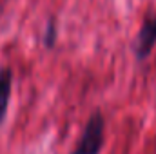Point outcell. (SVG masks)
<instances>
[{"label": "cell", "mask_w": 156, "mask_h": 154, "mask_svg": "<svg viewBox=\"0 0 156 154\" xmlns=\"http://www.w3.org/2000/svg\"><path fill=\"white\" fill-rule=\"evenodd\" d=\"M105 143V118L100 111L89 116L82 136L78 138L76 147L71 154H100Z\"/></svg>", "instance_id": "1"}, {"label": "cell", "mask_w": 156, "mask_h": 154, "mask_svg": "<svg viewBox=\"0 0 156 154\" xmlns=\"http://www.w3.org/2000/svg\"><path fill=\"white\" fill-rule=\"evenodd\" d=\"M156 45V13H149L142 26H140V31L136 35V40H134V56L138 60H145L153 49Z\"/></svg>", "instance_id": "2"}, {"label": "cell", "mask_w": 156, "mask_h": 154, "mask_svg": "<svg viewBox=\"0 0 156 154\" xmlns=\"http://www.w3.org/2000/svg\"><path fill=\"white\" fill-rule=\"evenodd\" d=\"M11 91H13V71L9 67H0V125L4 123L9 100H11Z\"/></svg>", "instance_id": "3"}, {"label": "cell", "mask_w": 156, "mask_h": 154, "mask_svg": "<svg viewBox=\"0 0 156 154\" xmlns=\"http://www.w3.org/2000/svg\"><path fill=\"white\" fill-rule=\"evenodd\" d=\"M42 42H44V45H45L47 49H51V47L55 45V42H56V24H55V20H49V22L45 24Z\"/></svg>", "instance_id": "4"}]
</instances>
